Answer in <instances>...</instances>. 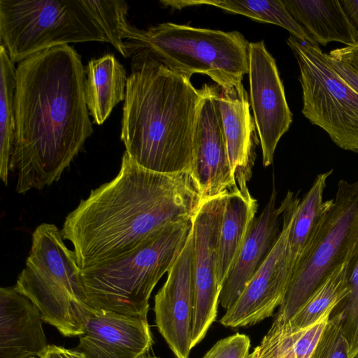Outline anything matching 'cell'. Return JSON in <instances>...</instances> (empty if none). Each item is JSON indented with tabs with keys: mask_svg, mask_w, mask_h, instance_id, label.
I'll use <instances>...</instances> for the list:
<instances>
[{
	"mask_svg": "<svg viewBox=\"0 0 358 358\" xmlns=\"http://www.w3.org/2000/svg\"><path fill=\"white\" fill-rule=\"evenodd\" d=\"M335 308H329L311 326L296 331L273 321L248 358H310Z\"/></svg>",
	"mask_w": 358,
	"mask_h": 358,
	"instance_id": "23",
	"label": "cell"
},
{
	"mask_svg": "<svg viewBox=\"0 0 358 358\" xmlns=\"http://www.w3.org/2000/svg\"><path fill=\"white\" fill-rule=\"evenodd\" d=\"M120 138L140 166L161 173H189L204 90L190 76L144 50L131 52Z\"/></svg>",
	"mask_w": 358,
	"mask_h": 358,
	"instance_id": "3",
	"label": "cell"
},
{
	"mask_svg": "<svg viewBox=\"0 0 358 358\" xmlns=\"http://www.w3.org/2000/svg\"><path fill=\"white\" fill-rule=\"evenodd\" d=\"M37 307L15 287L0 289V358L39 357L47 339Z\"/></svg>",
	"mask_w": 358,
	"mask_h": 358,
	"instance_id": "18",
	"label": "cell"
},
{
	"mask_svg": "<svg viewBox=\"0 0 358 358\" xmlns=\"http://www.w3.org/2000/svg\"><path fill=\"white\" fill-rule=\"evenodd\" d=\"M324 57L337 73L358 93V74L342 62L331 59L328 53Z\"/></svg>",
	"mask_w": 358,
	"mask_h": 358,
	"instance_id": "32",
	"label": "cell"
},
{
	"mask_svg": "<svg viewBox=\"0 0 358 358\" xmlns=\"http://www.w3.org/2000/svg\"><path fill=\"white\" fill-rule=\"evenodd\" d=\"M85 71L87 107L93 122L101 125L115 106L124 100L127 73L115 57L110 54L91 59Z\"/></svg>",
	"mask_w": 358,
	"mask_h": 358,
	"instance_id": "20",
	"label": "cell"
},
{
	"mask_svg": "<svg viewBox=\"0 0 358 358\" xmlns=\"http://www.w3.org/2000/svg\"><path fill=\"white\" fill-rule=\"evenodd\" d=\"M277 191L271 196L259 215L252 221L235 262L222 286L219 303L229 309L261 266L280 233L284 202L276 206Z\"/></svg>",
	"mask_w": 358,
	"mask_h": 358,
	"instance_id": "16",
	"label": "cell"
},
{
	"mask_svg": "<svg viewBox=\"0 0 358 358\" xmlns=\"http://www.w3.org/2000/svg\"><path fill=\"white\" fill-rule=\"evenodd\" d=\"M85 80L81 57L69 45L18 63L10 160V170L17 171L18 194L57 182L92 134Z\"/></svg>",
	"mask_w": 358,
	"mask_h": 358,
	"instance_id": "1",
	"label": "cell"
},
{
	"mask_svg": "<svg viewBox=\"0 0 358 358\" xmlns=\"http://www.w3.org/2000/svg\"><path fill=\"white\" fill-rule=\"evenodd\" d=\"M14 287L37 307L43 321L64 336H81L96 312L87 301L81 278H59L25 266Z\"/></svg>",
	"mask_w": 358,
	"mask_h": 358,
	"instance_id": "12",
	"label": "cell"
},
{
	"mask_svg": "<svg viewBox=\"0 0 358 358\" xmlns=\"http://www.w3.org/2000/svg\"><path fill=\"white\" fill-rule=\"evenodd\" d=\"M257 210V200L249 189L241 190L237 187L226 194L217 266V280L221 289L255 217Z\"/></svg>",
	"mask_w": 358,
	"mask_h": 358,
	"instance_id": "21",
	"label": "cell"
},
{
	"mask_svg": "<svg viewBox=\"0 0 358 358\" xmlns=\"http://www.w3.org/2000/svg\"><path fill=\"white\" fill-rule=\"evenodd\" d=\"M226 194L203 200L192 218V348L203 340L217 317L221 292L217 280L218 245Z\"/></svg>",
	"mask_w": 358,
	"mask_h": 358,
	"instance_id": "10",
	"label": "cell"
},
{
	"mask_svg": "<svg viewBox=\"0 0 358 358\" xmlns=\"http://www.w3.org/2000/svg\"><path fill=\"white\" fill-rule=\"evenodd\" d=\"M161 3L178 9L203 4L213 6L255 20L278 25L287 29L299 41L313 46H319L291 15L282 0L161 1Z\"/></svg>",
	"mask_w": 358,
	"mask_h": 358,
	"instance_id": "24",
	"label": "cell"
},
{
	"mask_svg": "<svg viewBox=\"0 0 358 358\" xmlns=\"http://www.w3.org/2000/svg\"><path fill=\"white\" fill-rule=\"evenodd\" d=\"M139 358H158L157 357H155V356H150V355H145Z\"/></svg>",
	"mask_w": 358,
	"mask_h": 358,
	"instance_id": "35",
	"label": "cell"
},
{
	"mask_svg": "<svg viewBox=\"0 0 358 358\" xmlns=\"http://www.w3.org/2000/svg\"><path fill=\"white\" fill-rule=\"evenodd\" d=\"M193 238L169 270L166 282L155 296V324L176 358H189L192 350L193 313Z\"/></svg>",
	"mask_w": 358,
	"mask_h": 358,
	"instance_id": "14",
	"label": "cell"
},
{
	"mask_svg": "<svg viewBox=\"0 0 358 358\" xmlns=\"http://www.w3.org/2000/svg\"><path fill=\"white\" fill-rule=\"evenodd\" d=\"M79 338L76 350L86 358H139L153 344L147 316L110 311H96Z\"/></svg>",
	"mask_w": 358,
	"mask_h": 358,
	"instance_id": "15",
	"label": "cell"
},
{
	"mask_svg": "<svg viewBox=\"0 0 358 358\" xmlns=\"http://www.w3.org/2000/svg\"><path fill=\"white\" fill-rule=\"evenodd\" d=\"M29 358H41V357H29Z\"/></svg>",
	"mask_w": 358,
	"mask_h": 358,
	"instance_id": "36",
	"label": "cell"
},
{
	"mask_svg": "<svg viewBox=\"0 0 358 358\" xmlns=\"http://www.w3.org/2000/svg\"><path fill=\"white\" fill-rule=\"evenodd\" d=\"M287 43L300 70L303 115L338 148L358 152V93L329 64L319 46L292 36Z\"/></svg>",
	"mask_w": 358,
	"mask_h": 358,
	"instance_id": "8",
	"label": "cell"
},
{
	"mask_svg": "<svg viewBox=\"0 0 358 358\" xmlns=\"http://www.w3.org/2000/svg\"><path fill=\"white\" fill-rule=\"evenodd\" d=\"M250 339L243 334L219 340L202 358H248Z\"/></svg>",
	"mask_w": 358,
	"mask_h": 358,
	"instance_id": "30",
	"label": "cell"
},
{
	"mask_svg": "<svg viewBox=\"0 0 358 358\" xmlns=\"http://www.w3.org/2000/svg\"><path fill=\"white\" fill-rule=\"evenodd\" d=\"M349 294L334 310L341 317V327L349 345V357L358 352V241L346 265Z\"/></svg>",
	"mask_w": 358,
	"mask_h": 358,
	"instance_id": "28",
	"label": "cell"
},
{
	"mask_svg": "<svg viewBox=\"0 0 358 358\" xmlns=\"http://www.w3.org/2000/svg\"><path fill=\"white\" fill-rule=\"evenodd\" d=\"M330 170L319 174L309 191L300 200L289 234V248L293 271L311 246L334 205V199L323 201Z\"/></svg>",
	"mask_w": 358,
	"mask_h": 358,
	"instance_id": "22",
	"label": "cell"
},
{
	"mask_svg": "<svg viewBox=\"0 0 358 358\" xmlns=\"http://www.w3.org/2000/svg\"><path fill=\"white\" fill-rule=\"evenodd\" d=\"M90 4L109 43L124 57H128L124 41L137 39L141 29L128 22L127 2L122 0H90Z\"/></svg>",
	"mask_w": 358,
	"mask_h": 358,
	"instance_id": "27",
	"label": "cell"
},
{
	"mask_svg": "<svg viewBox=\"0 0 358 358\" xmlns=\"http://www.w3.org/2000/svg\"><path fill=\"white\" fill-rule=\"evenodd\" d=\"M331 315L310 358H350L341 315L336 311Z\"/></svg>",
	"mask_w": 358,
	"mask_h": 358,
	"instance_id": "29",
	"label": "cell"
},
{
	"mask_svg": "<svg viewBox=\"0 0 358 358\" xmlns=\"http://www.w3.org/2000/svg\"><path fill=\"white\" fill-rule=\"evenodd\" d=\"M202 201L189 173L154 172L124 152L118 174L92 189L61 231L86 269L129 253L169 224L192 220Z\"/></svg>",
	"mask_w": 358,
	"mask_h": 358,
	"instance_id": "2",
	"label": "cell"
},
{
	"mask_svg": "<svg viewBox=\"0 0 358 358\" xmlns=\"http://www.w3.org/2000/svg\"><path fill=\"white\" fill-rule=\"evenodd\" d=\"M287 10L317 44L358 41V31L338 0H282Z\"/></svg>",
	"mask_w": 358,
	"mask_h": 358,
	"instance_id": "19",
	"label": "cell"
},
{
	"mask_svg": "<svg viewBox=\"0 0 358 358\" xmlns=\"http://www.w3.org/2000/svg\"><path fill=\"white\" fill-rule=\"evenodd\" d=\"M192 229V219L169 224L129 253L80 270L90 305L96 311L147 316L153 289L175 263Z\"/></svg>",
	"mask_w": 358,
	"mask_h": 358,
	"instance_id": "4",
	"label": "cell"
},
{
	"mask_svg": "<svg viewBox=\"0 0 358 358\" xmlns=\"http://www.w3.org/2000/svg\"><path fill=\"white\" fill-rule=\"evenodd\" d=\"M217 88L214 87V97L222 117L230 164L238 187L247 190L257 140L247 92L242 82L220 87V92Z\"/></svg>",
	"mask_w": 358,
	"mask_h": 358,
	"instance_id": "17",
	"label": "cell"
},
{
	"mask_svg": "<svg viewBox=\"0 0 358 358\" xmlns=\"http://www.w3.org/2000/svg\"><path fill=\"white\" fill-rule=\"evenodd\" d=\"M250 101L262 151L263 164L269 166L277 145L292 122L285 89L275 59L264 41L249 44Z\"/></svg>",
	"mask_w": 358,
	"mask_h": 358,
	"instance_id": "11",
	"label": "cell"
},
{
	"mask_svg": "<svg viewBox=\"0 0 358 358\" xmlns=\"http://www.w3.org/2000/svg\"><path fill=\"white\" fill-rule=\"evenodd\" d=\"M0 38L13 64L71 43H109L89 0H0Z\"/></svg>",
	"mask_w": 358,
	"mask_h": 358,
	"instance_id": "6",
	"label": "cell"
},
{
	"mask_svg": "<svg viewBox=\"0 0 358 358\" xmlns=\"http://www.w3.org/2000/svg\"><path fill=\"white\" fill-rule=\"evenodd\" d=\"M0 177L7 185L15 129V68L3 45L0 46Z\"/></svg>",
	"mask_w": 358,
	"mask_h": 358,
	"instance_id": "26",
	"label": "cell"
},
{
	"mask_svg": "<svg viewBox=\"0 0 358 358\" xmlns=\"http://www.w3.org/2000/svg\"><path fill=\"white\" fill-rule=\"evenodd\" d=\"M358 241V182L339 180L334 205L310 248L293 271L275 321H288L336 268L350 259Z\"/></svg>",
	"mask_w": 358,
	"mask_h": 358,
	"instance_id": "7",
	"label": "cell"
},
{
	"mask_svg": "<svg viewBox=\"0 0 358 358\" xmlns=\"http://www.w3.org/2000/svg\"><path fill=\"white\" fill-rule=\"evenodd\" d=\"M41 358H86L78 350L67 349L55 345H48Z\"/></svg>",
	"mask_w": 358,
	"mask_h": 358,
	"instance_id": "33",
	"label": "cell"
},
{
	"mask_svg": "<svg viewBox=\"0 0 358 358\" xmlns=\"http://www.w3.org/2000/svg\"><path fill=\"white\" fill-rule=\"evenodd\" d=\"M249 44L237 31H224L172 22L141 29L136 40L124 41L128 57L144 50L189 76L205 74L224 88L248 73Z\"/></svg>",
	"mask_w": 358,
	"mask_h": 358,
	"instance_id": "5",
	"label": "cell"
},
{
	"mask_svg": "<svg viewBox=\"0 0 358 358\" xmlns=\"http://www.w3.org/2000/svg\"><path fill=\"white\" fill-rule=\"evenodd\" d=\"M299 201L297 196L288 192L283 199L280 233L261 266L220 319L223 326L238 328L254 325L272 316L282 303L293 273L289 234Z\"/></svg>",
	"mask_w": 358,
	"mask_h": 358,
	"instance_id": "9",
	"label": "cell"
},
{
	"mask_svg": "<svg viewBox=\"0 0 358 358\" xmlns=\"http://www.w3.org/2000/svg\"><path fill=\"white\" fill-rule=\"evenodd\" d=\"M194 145L190 175L203 200L224 195L238 187L230 164L214 87L204 85Z\"/></svg>",
	"mask_w": 358,
	"mask_h": 358,
	"instance_id": "13",
	"label": "cell"
},
{
	"mask_svg": "<svg viewBox=\"0 0 358 358\" xmlns=\"http://www.w3.org/2000/svg\"><path fill=\"white\" fill-rule=\"evenodd\" d=\"M354 358H358V352L357 353V355H355V357Z\"/></svg>",
	"mask_w": 358,
	"mask_h": 358,
	"instance_id": "37",
	"label": "cell"
},
{
	"mask_svg": "<svg viewBox=\"0 0 358 358\" xmlns=\"http://www.w3.org/2000/svg\"><path fill=\"white\" fill-rule=\"evenodd\" d=\"M340 1L352 25L358 31V0H341Z\"/></svg>",
	"mask_w": 358,
	"mask_h": 358,
	"instance_id": "34",
	"label": "cell"
},
{
	"mask_svg": "<svg viewBox=\"0 0 358 358\" xmlns=\"http://www.w3.org/2000/svg\"><path fill=\"white\" fill-rule=\"evenodd\" d=\"M329 56L342 62L358 74V41L352 45L331 50Z\"/></svg>",
	"mask_w": 358,
	"mask_h": 358,
	"instance_id": "31",
	"label": "cell"
},
{
	"mask_svg": "<svg viewBox=\"0 0 358 358\" xmlns=\"http://www.w3.org/2000/svg\"><path fill=\"white\" fill-rule=\"evenodd\" d=\"M347 262L329 275L288 321H274L289 331H296L311 326L329 308H336L350 292L346 275Z\"/></svg>",
	"mask_w": 358,
	"mask_h": 358,
	"instance_id": "25",
	"label": "cell"
}]
</instances>
